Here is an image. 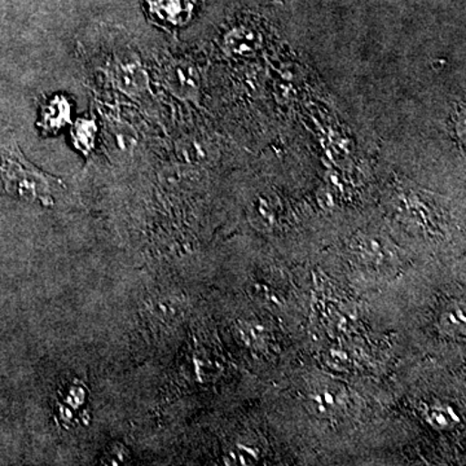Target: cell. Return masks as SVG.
<instances>
[{
  "mask_svg": "<svg viewBox=\"0 0 466 466\" xmlns=\"http://www.w3.org/2000/svg\"><path fill=\"white\" fill-rule=\"evenodd\" d=\"M139 57L130 50L113 55L109 64V76L115 87L126 96L137 97L148 90V76Z\"/></svg>",
  "mask_w": 466,
  "mask_h": 466,
  "instance_id": "7a4b0ae2",
  "label": "cell"
},
{
  "mask_svg": "<svg viewBox=\"0 0 466 466\" xmlns=\"http://www.w3.org/2000/svg\"><path fill=\"white\" fill-rule=\"evenodd\" d=\"M38 126L45 135L57 134L72 124V106L64 95H54L42 104Z\"/></svg>",
  "mask_w": 466,
  "mask_h": 466,
  "instance_id": "5b68a950",
  "label": "cell"
},
{
  "mask_svg": "<svg viewBox=\"0 0 466 466\" xmlns=\"http://www.w3.org/2000/svg\"><path fill=\"white\" fill-rule=\"evenodd\" d=\"M60 187L64 183L58 177L26 161L17 147L0 155V192L5 195L51 208L56 202L55 193Z\"/></svg>",
  "mask_w": 466,
  "mask_h": 466,
  "instance_id": "6da1fadb",
  "label": "cell"
},
{
  "mask_svg": "<svg viewBox=\"0 0 466 466\" xmlns=\"http://www.w3.org/2000/svg\"><path fill=\"white\" fill-rule=\"evenodd\" d=\"M162 79L168 90L183 99H192L200 91V73L186 60L167 61L162 67Z\"/></svg>",
  "mask_w": 466,
  "mask_h": 466,
  "instance_id": "3957f363",
  "label": "cell"
},
{
  "mask_svg": "<svg viewBox=\"0 0 466 466\" xmlns=\"http://www.w3.org/2000/svg\"><path fill=\"white\" fill-rule=\"evenodd\" d=\"M147 12L161 25H186L195 15L200 0H144Z\"/></svg>",
  "mask_w": 466,
  "mask_h": 466,
  "instance_id": "277c9868",
  "label": "cell"
},
{
  "mask_svg": "<svg viewBox=\"0 0 466 466\" xmlns=\"http://www.w3.org/2000/svg\"><path fill=\"white\" fill-rule=\"evenodd\" d=\"M97 126L94 119H78L73 127L72 137L73 143L79 152L84 156L91 155L92 150L96 146Z\"/></svg>",
  "mask_w": 466,
  "mask_h": 466,
  "instance_id": "52a82bcc",
  "label": "cell"
},
{
  "mask_svg": "<svg viewBox=\"0 0 466 466\" xmlns=\"http://www.w3.org/2000/svg\"><path fill=\"white\" fill-rule=\"evenodd\" d=\"M225 48L232 55H244L256 50L257 36L247 26H236L226 34Z\"/></svg>",
  "mask_w": 466,
  "mask_h": 466,
  "instance_id": "8992f818",
  "label": "cell"
}]
</instances>
